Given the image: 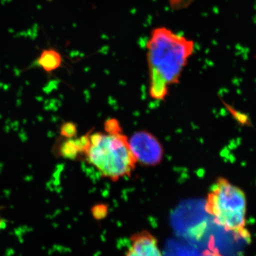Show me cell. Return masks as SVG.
Instances as JSON below:
<instances>
[{"mask_svg":"<svg viewBox=\"0 0 256 256\" xmlns=\"http://www.w3.org/2000/svg\"><path fill=\"white\" fill-rule=\"evenodd\" d=\"M146 48L150 96L164 100L170 88L180 82L194 52V42L170 28H158L152 32Z\"/></svg>","mask_w":256,"mask_h":256,"instance_id":"6da1fadb","label":"cell"},{"mask_svg":"<svg viewBox=\"0 0 256 256\" xmlns=\"http://www.w3.org/2000/svg\"><path fill=\"white\" fill-rule=\"evenodd\" d=\"M82 154L102 178L112 182L132 176L138 164L129 138L116 119L106 121L105 132H88V143Z\"/></svg>","mask_w":256,"mask_h":256,"instance_id":"7a4b0ae2","label":"cell"},{"mask_svg":"<svg viewBox=\"0 0 256 256\" xmlns=\"http://www.w3.org/2000/svg\"><path fill=\"white\" fill-rule=\"evenodd\" d=\"M205 210L217 225L226 232L246 237L247 198L245 192L224 178L212 185L205 202Z\"/></svg>","mask_w":256,"mask_h":256,"instance_id":"3957f363","label":"cell"},{"mask_svg":"<svg viewBox=\"0 0 256 256\" xmlns=\"http://www.w3.org/2000/svg\"><path fill=\"white\" fill-rule=\"evenodd\" d=\"M129 142L138 163L146 166H156L162 160V146L150 132L138 131L132 134Z\"/></svg>","mask_w":256,"mask_h":256,"instance_id":"277c9868","label":"cell"},{"mask_svg":"<svg viewBox=\"0 0 256 256\" xmlns=\"http://www.w3.org/2000/svg\"><path fill=\"white\" fill-rule=\"evenodd\" d=\"M124 256H163L158 246V238L146 232L134 234Z\"/></svg>","mask_w":256,"mask_h":256,"instance_id":"5b68a950","label":"cell"},{"mask_svg":"<svg viewBox=\"0 0 256 256\" xmlns=\"http://www.w3.org/2000/svg\"><path fill=\"white\" fill-rule=\"evenodd\" d=\"M35 64L43 69L47 74L53 73L63 65V56L58 50L54 48H44L42 50Z\"/></svg>","mask_w":256,"mask_h":256,"instance_id":"8992f818","label":"cell"},{"mask_svg":"<svg viewBox=\"0 0 256 256\" xmlns=\"http://www.w3.org/2000/svg\"><path fill=\"white\" fill-rule=\"evenodd\" d=\"M58 156L65 159L75 160L78 156L79 151L74 139H68L60 143L57 149Z\"/></svg>","mask_w":256,"mask_h":256,"instance_id":"52a82bcc","label":"cell"},{"mask_svg":"<svg viewBox=\"0 0 256 256\" xmlns=\"http://www.w3.org/2000/svg\"><path fill=\"white\" fill-rule=\"evenodd\" d=\"M77 134L76 124L72 122H66L62 124L60 128V134L67 139H72Z\"/></svg>","mask_w":256,"mask_h":256,"instance_id":"ba28073f","label":"cell"},{"mask_svg":"<svg viewBox=\"0 0 256 256\" xmlns=\"http://www.w3.org/2000/svg\"><path fill=\"white\" fill-rule=\"evenodd\" d=\"M201 256H222L216 249L210 248L202 252Z\"/></svg>","mask_w":256,"mask_h":256,"instance_id":"9c48e42d","label":"cell"},{"mask_svg":"<svg viewBox=\"0 0 256 256\" xmlns=\"http://www.w3.org/2000/svg\"><path fill=\"white\" fill-rule=\"evenodd\" d=\"M5 226V222L4 220H2V218L1 214H0V230L2 228H4Z\"/></svg>","mask_w":256,"mask_h":256,"instance_id":"30bf717a","label":"cell"},{"mask_svg":"<svg viewBox=\"0 0 256 256\" xmlns=\"http://www.w3.org/2000/svg\"><path fill=\"white\" fill-rule=\"evenodd\" d=\"M47 1H48V2H52V0H47Z\"/></svg>","mask_w":256,"mask_h":256,"instance_id":"8fae6325","label":"cell"}]
</instances>
